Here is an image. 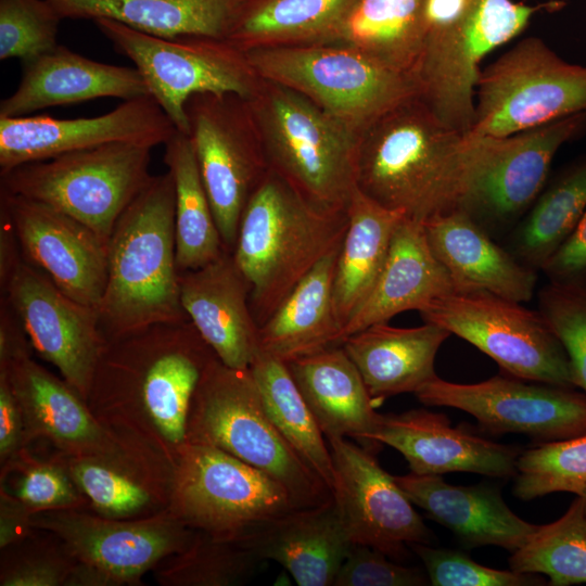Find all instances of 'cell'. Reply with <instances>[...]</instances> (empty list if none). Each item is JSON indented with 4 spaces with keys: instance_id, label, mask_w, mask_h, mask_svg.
<instances>
[{
    "instance_id": "6da1fadb",
    "label": "cell",
    "mask_w": 586,
    "mask_h": 586,
    "mask_svg": "<svg viewBox=\"0 0 586 586\" xmlns=\"http://www.w3.org/2000/svg\"><path fill=\"white\" fill-rule=\"evenodd\" d=\"M215 355L189 319L106 340L88 407L103 424L132 431L175 460L193 394Z\"/></svg>"
},
{
    "instance_id": "7a4b0ae2",
    "label": "cell",
    "mask_w": 586,
    "mask_h": 586,
    "mask_svg": "<svg viewBox=\"0 0 586 586\" xmlns=\"http://www.w3.org/2000/svg\"><path fill=\"white\" fill-rule=\"evenodd\" d=\"M481 163L480 137L449 127L415 97L360 135L356 188L423 224L461 207Z\"/></svg>"
},
{
    "instance_id": "3957f363",
    "label": "cell",
    "mask_w": 586,
    "mask_h": 586,
    "mask_svg": "<svg viewBox=\"0 0 586 586\" xmlns=\"http://www.w3.org/2000/svg\"><path fill=\"white\" fill-rule=\"evenodd\" d=\"M98 311L106 340L189 319L180 301L175 187L168 170L152 176L116 221Z\"/></svg>"
},
{
    "instance_id": "277c9868",
    "label": "cell",
    "mask_w": 586,
    "mask_h": 586,
    "mask_svg": "<svg viewBox=\"0 0 586 586\" xmlns=\"http://www.w3.org/2000/svg\"><path fill=\"white\" fill-rule=\"evenodd\" d=\"M347 226V209L309 201L269 169L243 211L232 252L251 286L250 306L258 328L341 245Z\"/></svg>"
},
{
    "instance_id": "5b68a950",
    "label": "cell",
    "mask_w": 586,
    "mask_h": 586,
    "mask_svg": "<svg viewBox=\"0 0 586 586\" xmlns=\"http://www.w3.org/2000/svg\"><path fill=\"white\" fill-rule=\"evenodd\" d=\"M512 0H425L412 71L419 98L446 125L469 132L480 63L519 36L542 9Z\"/></svg>"
},
{
    "instance_id": "8992f818",
    "label": "cell",
    "mask_w": 586,
    "mask_h": 586,
    "mask_svg": "<svg viewBox=\"0 0 586 586\" xmlns=\"http://www.w3.org/2000/svg\"><path fill=\"white\" fill-rule=\"evenodd\" d=\"M247 100L269 169L309 201L347 209L356 190L360 135L270 80Z\"/></svg>"
},
{
    "instance_id": "52a82bcc",
    "label": "cell",
    "mask_w": 586,
    "mask_h": 586,
    "mask_svg": "<svg viewBox=\"0 0 586 586\" xmlns=\"http://www.w3.org/2000/svg\"><path fill=\"white\" fill-rule=\"evenodd\" d=\"M186 442L216 447L265 472L288 491L297 508L332 497L271 422L251 369L228 367L216 355L193 394Z\"/></svg>"
},
{
    "instance_id": "ba28073f",
    "label": "cell",
    "mask_w": 586,
    "mask_h": 586,
    "mask_svg": "<svg viewBox=\"0 0 586 586\" xmlns=\"http://www.w3.org/2000/svg\"><path fill=\"white\" fill-rule=\"evenodd\" d=\"M246 54L263 79L303 94L359 135L385 113L419 97L411 75L342 42Z\"/></svg>"
},
{
    "instance_id": "9c48e42d",
    "label": "cell",
    "mask_w": 586,
    "mask_h": 586,
    "mask_svg": "<svg viewBox=\"0 0 586 586\" xmlns=\"http://www.w3.org/2000/svg\"><path fill=\"white\" fill-rule=\"evenodd\" d=\"M152 148L109 143L0 173V190L44 203L109 242L126 207L150 181Z\"/></svg>"
},
{
    "instance_id": "30bf717a",
    "label": "cell",
    "mask_w": 586,
    "mask_h": 586,
    "mask_svg": "<svg viewBox=\"0 0 586 586\" xmlns=\"http://www.w3.org/2000/svg\"><path fill=\"white\" fill-rule=\"evenodd\" d=\"M97 28L119 54L128 58L144 79L150 95L176 129L189 133L186 105L200 93H234L252 98L263 78L246 52L226 39L149 35L111 20Z\"/></svg>"
},
{
    "instance_id": "8fae6325",
    "label": "cell",
    "mask_w": 586,
    "mask_h": 586,
    "mask_svg": "<svg viewBox=\"0 0 586 586\" xmlns=\"http://www.w3.org/2000/svg\"><path fill=\"white\" fill-rule=\"evenodd\" d=\"M33 526L56 537L73 559L71 586L137 585L196 534L168 509L136 519L105 518L89 509L41 511L33 515Z\"/></svg>"
},
{
    "instance_id": "7c38bea8",
    "label": "cell",
    "mask_w": 586,
    "mask_h": 586,
    "mask_svg": "<svg viewBox=\"0 0 586 586\" xmlns=\"http://www.w3.org/2000/svg\"><path fill=\"white\" fill-rule=\"evenodd\" d=\"M296 508L279 482L216 447L186 442L178 449L168 510L194 531L234 542Z\"/></svg>"
},
{
    "instance_id": "4fadbf2b",
    "label": "cell",
    "mask_w": 586,
    "mask_h": 586,
    "mask_svg": "<svg viewBox=\"0 0 586 586\" xmlns=\"http://www.w3.org/2000/svg\"><path fill=\"white\" fill-rule=\"evenodd\" d=\"M586 113V66L527 37L481 69L469 132L505 137Z\"/></svg>"
},
{
    "instance_id": "5bb4252c",
    "label": "cell",
    "mask_w": 586,
    "mask_h": 586,
    "mask_svg": "<svg viewBox=\"0 0 586 586\" xmlns=\"http://www.w3.org/2000/svg\"><path fill=\"white\" fill-rule=\"evenodd\" d=\"M494 359L509 375L575 387L566 352L539 310L485 291L454 292L419 311Z\"/></svg>"
},
{
    "instance_id": "9a60e30c",
    "label": "cell",
    "mask_w": 586,
    "mask_h": 586,
    "mask_svg": "<svg viewBox=\"0 0 586 586\" xmlns=\"http://www.w3.org/2000/svg\"><path fill=\"white\" fill-rule=\"evenodd\" d=\"M189 138L226 252L243 211L269 167L249 100L234 93L192 95Z\"/></svg>"
},
{
    "instance_id": "2e32d148",
    "label": "cell",
    "mask_w": 586,
    "mask_h": 586,
    "mask_svg": "<svg viewBox=\"0 0 586 586\" xmlns=\"http://www.w3.org/2000/svg\"><path fill=\"white\" fill-rule=\"evenodd\" d=\"M497 375L461 384L435 377L415 392L428 406L463 410L491 433L551 442L586 434V394L574 387Z\"/></svg>"
},
{
    "instance_id": "e0dca14e",
    "label": "cell",
    "mask_w": 586,
    "mask_h": 586,
    "mask_svg": "<svg viewBox=\"0 0 586 586\" xmlns=\"http://www.w3.org/2000/svg\"><path fill=\"white\" fill-rule=\"evenodd\" d=\"M0 289L33 349L87 402L106 343L98 309L65 294L24 257L0 280Z\"/></svg>"
},
{
    "instance_id": "ac0fdd59",
    "label": "cell",
    "mask_w": 586,
    "mask_h": 586,
    "mask_svg": "<svg viewBox=\"0 0 586 586\" xmlns=\"http://www.w3.org/2000/svg\"><path fill=\"white\" fill-rule=\"evenodd\" d=\"M586 129V113L505 137L480 136L482 163L459 209L487 232L519 219L543 192L558 150Z\"/></svg>"
},
{
    "instance_id": "d6986e66",
    "label": "cell",
    "mask_w": 586,
    "mask_h": 586,
    "mask_svg": "<svg viewBox=\"0 0 586 586\" xmlns=\"http://www.w3.org/2000/svg\"><path fill=\"white\" fill-rule=\"evenodd\" d=\"M327 441L334 468L331 495L352 544L403 559L406 544L431 542L422 518L373 451L346 437Z\"/></svg>"
},
{
    "instance_id": "ffe728a7",
    "label": "cell",
    "mask_w": 586,
    "mask_h": 586,
    "mask_svg": "<svg viewBox=\"0 0 586 586\" xmlns=\"http://www.w3.org/2000/svg\"><path fill=\"white\" fill-rule=\"evenodd\" d=\"M176 131L150 94L125 100L114 110L93 117H0V173L115 142L153 149L164 145Z\"/></svg>"
},
{
    "instance_id": "44dd1931",
    "label": "cell",
    "mask_w": 586,
    "mask_h": 586,
    "mask_svg": "<svg viewBox=\"0 0 586 586\" xmlns=\"http://www.w3.org/2000/svg\"><path fill=\"white\" fill-rule=\"evenodd\" d=\"M0 211L24 259L65 294L98 309L107 281L109 242L59 209L1 190Z\"/></svg>"
},
{
    "instance_id": "7402d4cb",
    "label": "cell",
    "mask_w": 586,
    "mask_h": 586,
    "mask_svg": "<svg viewBox=\"0 0 586 586\" xmlns=\"http://www.w3.org/2000/svg\"><path fill=\"white\" fill-rule=\"evenodd\" d=\"M113 429L115 442L102 453L51 457L102 517L136 519L168 509L175 460L135 432Z\"/></svg>"
},
{
    "instance_id": "603a6c76",
    "label": "cell",
    "mask_w": 586,
    "mask_h": 586,
    "mask_svg": "<svg viewBox=\"0 0 586 586\" xmlns=\"http://www.w3.org/2000/svg\"><path fill=\"white\" fill-rule=\"evenodd\" d=\"M371 441L398 450L416 474L472 472L510 477L521 454L518 447L454 428L446 415L426 409L381 415Z\"/></svg>"
},
{
    "instance_id": "cb8c5ba5",
    "label": "cell",
    "mask_w": 586,
    "mask_h": 586,
    "mask_svg": "<svg viewBox=\"0 0 586 586\" xmlns=\"http://www.w3.org/2000/svg\"><path fill=\"white\" fill-rule=\"evenodd\" d=\"M18 403L24 421L25 445L46 438L56 453H102L115 442V430L103 424L82 396L65 380L24 356L0 362Z\"/></svg>"
},
{
    "instance_id": "d4e9b609",
    "label": "cell",
    "mask_w": 586,
    "mask_h": 586,
    "mask_svg": "<svg viewBox=\"0 0 586 586\" xmlns=\"http://www.w3.org/2000/svg\"><path fill=\"white\" fill-rule=\"evenodd\" d=\"M182 308L203 340L228 367L250 368L258 352V326L250 306L251 286L232 253L179 273Z\"/></svg>"
},
{
    "instance_id": "484cf974",
    "label": "cell",
    "mask_w": 586,
    "mask_h": 586,
    "mask_svg": "<svg viewBox=\"0 0 586 586\" xmlns=\"http://www.w3.org/2000/svg\"><path fill=\"white\" fill-rule=\"evenodd\" d=\"M21 63L20 84L1 101L0 117L27 116L99 98L125 101L150 94L136 67L98 62L61 44Z\"/></svg>"
},
{
    "instance_id": "4316f807",
    "label": "cell",
    "mask_w": 586,
    "mask_h": 586,
    "mask_svg": "<svg viewBox=\"0 0 586 586\" xmlns=\"http://www.w3.org/2000/svg\"><path fill=\"white\" fill-rule=\"evenodd\" d=\"M282 565L300 586H330L351 546L332 497L268 520L234 540Z\"/></svg>"
},
{
    "instance_id": "83f0119b",
    "label": "cell",
    "mask_w": 586,
    "mask_h": 586,
    "mask_svg": "<svg viewBox=\"0 0 586 586\" xmlns=\"http://www.w3.org/2000/svg\"><path fill=\"white\" fill-rule=\"evenodd\" d=\"M422 225L456 292L485 291L520 303L533 297L536 270L499 246L463 209L437 215Z\"/></svg>"
},
{
    "instance_id": "f1b7e54d",
    "label": "cell",
    "mask_w": 586,
    "mask_h": 586,
    "mask_svg": "<svg viewBox=\"0 0 586 586\" xmlns=\"http://www.w3.org/2000/svg\"><path fill=\"white\" fill-rule=\"evenodd\" d=\"M394 480L413 505L468 548L497 546L513 552L538 528L519 518L496 487L453 485L437 474L412 472Z\"/></svg>"
},
{
    "instance_id": "f546056e",
    "label": "cell",
    "mask_w": 586,
    "mask_h": 586,
    "mask_svg": "<svg viewBox=\"0 0 586 586\" xmlns=\"http://www.w3.org/2000/svg\"><path fill=\"white\" fill-rule=\"evenodd\" d=\"M454 292L455 283L431 250L423 225L403 217L394 230L381 275L344 327L343 341L372 324L388 322L399 313L420 311Z\"/></svg>"
},
{
    "instance_id": "4dcf8cb0",
    "label": "cell",
    "mask_w": 586,
    "mask_h": 586,
    "mask_svg": "<svg viewBox=\"0 0 586 586\" xmlns=\"http://www.w3.org/2000/svg\"><path fill=\"white\" fill-rule=\"evenodd\" d=\"M320 430L328 437H351L374 451L371 441L381 415L343 345L285 362Z\"/></svg>"
},
{
    "instance_id": "1f68e13d",
    "label": "cell",
    "mask_w": 586,
    "mask_h": 586,
    "mask_svg": "<svg viewBox=\"0 0 586 586\" xmlns=\"http://www.w3.org/2000/svg\"><path fill=\"white\" fill-rule=\"evenodd\" d=\"M448 336L449 331L429 322L415 328L384 322L345 337L342 345L378 405L397 394L415 393L437 377L435 357Z\"/></svg>"
},
{
    "instance_id": "d6a6232c",
    "label": "cell",
    "mask_w": 586,
    "mask_h": 586,
    "mask_svg": "<svg viewBox=\"0 0 586 586\" xmlns=\"http://www.w3.org/2000/svg\"><path fill=\"white\" fill-rule=\"evenodd\" d=\"M63 20H111L158 37L227 39L249 0H48Z\"/></svg>"
},
{
    "instance_id": "836d02e7",
    "label": "cell",
    "mask_w": 586,
    "mask_h": 586,
    "mask_svg": "<svg viewBox=\"0 0 586 586\" xmlns=\"http://www.w3.org/2000/svg\"><path fill=\"white\" fill-rule=\"evenodd\" d=\"M340 246L324 256L259 327V351L289 362L342 345V326L333 302Z\"/></svg>"
},
{
    "instance_id": "e575fe53",
    "label": "cell",
    "mask_w": 586,
    "mask_h": 586,
    "mask_svg": "<svg viewBox=\"0 0 586 586\" xmlns=\"http://www.w3.org/2000/svg\"><path fill=\"white\" fill-rule=\"evenodd\" d=\"M357 0H249L229 34L240 50L340 43Z\"/></svg>"
},
{
    "instance_id": "d590c367",
    "label": "cell",
    "mask_w": 586,
    "mask_h": 586,
    "mask_svg": "<svg viewBox=\"0 0 586 586\" xmlns=\"http://www.w3.org/2000/svg\"><path fill=\"white\" fill-rule=\"evenodd\" d=\"M347 214L348 226L333 277L334 309L342 332L373 290L384 267L394 230L404 217L382 207L357 188Z\"/></svg>"
},
{
    "instance_id": "8d00e7d4",
    "label": "cell",
    "mask_w": 586,
    "mask_h": 586,
    "mask_svg": "<svg viewBox=\"0 0 586 586\" xmlns=\"http://www.w3.org/2000/svg\"><path fill=\"white\" fill-rule=\"evenodd\" d=\"M164 146V163L175 187L176 263L180 273L199 269L226 251L189 136L177 130Z\"/></svg>"
},
{
    "instance_id": "74e56055",
    "label": "cell",
    "mask_w": 586,
    "mask_h": 586,
    "mask_svg": "<svg viewBox=\"0 0 586 586\" xmlns=\"http://www.w3.org/2000/svg\"><path fill=\"white\" fill-rule=\"evenodd\" d=\"M250 369L271 422L331 492L334 468L329 444L286 364L258 349Z\"/></svg>"
},
{
    "instance_id": "f35d334b",
    "label": "cell",
    "mask_w": 586,
    "mask_h": 586,
    "mask_svg": "<svg viewBox=\"0 0 586 586\" xmlns=\"http://www.w3.org/2000/svg\"><path fill=\"white\" fill-rule=\"evenodd\" d=\"M424 1L357 0L341 42L412 76L420 51Z\"/></svg>"
},
{
    "instance_id": "ab89813d",
    "label": "cell",
    "mask_w": 586,
    "mask_h": 586,
    "mask_svg": "<svg viewBox=\"0 0 586 586\" xmlns=\"http://www.w3.org/2000/svg\"><path fill=\"white\" fill-rule=\"evenodd\" d=\"M586 209V161L563 173L539 194L511 235L510 252L535 270L570 235Z\"/></svg>"
},
{
    "instance_id": "60d3db41",
    "label": "cell",
    "mask_w": 586,
    "mask_h": 586,
    "mask_svg": "<svg viewBox=\"0 0 586 586\" xmlns=\"http://www.w3.org/2000/svg\"><path fill=\"white\" fill-rule=\"evenodd\" d=\"M510 569L544 574L547 585L586 584V508L577 496L558 520L538 528L511 552Z\"/></svg>"
},
{
    "instance_id": "b9f144b4",
    "label": "cell",
    "mask_w": 586,
    "mask_h": 586,
    "mask_svg": "<svg viewBox=\"0 0 586 586\" xmlns=\"http://www.w3.org/2000/svg\"><path fill=\"white\" fill-rule=\"evenodd\" d=\"M264 560L252 550L196 531L182 551L163 560L153 571L164 586H232L251 579Z\"/></svg>"
},
{
    "instance_id": "7bdbcfd3",
    "label": "cell",
    "mask_w": 586,
    "mask_h": 586,
    "mask_svg": "<svg viewBox=\"0 0 586 586\" xmlns=\"http://www.w3.org/2000/svg\"><path fill=\"white\" fill-rule=\"evenodd\" d=\"M514 476L513 494L522 500L558 492L578 495L586 486V434L521 451Z\"/></svg>"
},
{
    "instance_id": "ee69618b",
    "label": "cell",
    "mask_w": 586,
    "mask_h": 586,
    "mask_svg": "<svg viewBox=\"0 0 586 586\" xmlns=\"http://www.w3.org/2000/svg\"><path fill=\"white\" fill-rule=\"evenodd\" d=\"M62 16L48 0H0V60L21 62L58 43Z\"/></svg>"
},
{
    "instance_id": "f6af8a7d",
    "label": "cell",
    "mask_w": 586,
    "mask_h": 586,
    "mask_svg": "<svg viewBox=\"0 0 586 586\" xmlns=\"http://www.w3.org/2000/svg\"><path fill=\"white\" fill-rule=\"evenodd\" d=\"M25 451L26 449L1 466V471L12 470L16 473L13 489L3 487L4 489L34 513L60 509H89L87 499L59 461L52 457L47 461H39Z\"/></svg>"
},
{
    "instance_id": "bcb514c9",
    "label": "cell",
    "mask_w": 586,
    "mask_h": 586,
    "mask_svg": "<svg viewBox=\"0 0 586 586\" xmlns=\"http://www.w3.org/2000/svg\"><path fill=\"white\" fill-rule=\"evenodd\" d=\"M538 310L566 352L575 387L586 394V288L549 282L538 293Z\"/></svg>"
},
{
    "instance_id": "7dc6e473",
    "label": "cell",
    "mask_w": 586,
    "mask_h": 586,
    "mask_svg": "<svg viewBox=\"0 0 586 586\" xmlns=\"http://www.w3.org/2000/svg\"><path fill=\"white\" fill-rule=\"evenodd\" d=\"M36 538L33 533L4 548L1 586H71L75 563L63 545L54 536Z\"/></svg>"
},
{
    "instance_id": "c3c4849f",
    "label": "cell",
    "mask_w": 586,
    "mask_h": 586,
    "mask_svg": "<svg viewBox=\"0 0 586 586\" xmlns=\"http://www.w3.org/2000/svg\"><path fill=\"white\" fill-rule=\"evenodd\" d=\"M433 586H536L547 585L539 574L497 570L482 565L458 550L411 544Z\"/></svg>"
},
{
    "instance_id": "681fc988",
    "label": "cell",
    "mask_w": 586,
    "mask_h": 586,
    "mask_svg": "<svg viewBox=\"0 0 586 586\" xmlns=\"http://www.w3.org/2000/svg\"><path fill=\"white\" fill-rule=\"evenodd\" d=\"M382 551L353 544L333 586H423L430 584L426 572L394 563Z\"/></svg>"
},
{
    "instance_id": "f907efd6",
    "label": "cell",
    "mask_w": 586,
    "mask_h": 586,
    "mask_svg": "<svg viewBox=\"0 0 586 586\" xmlns=\"http://www.w3.org/2000/svg\"><path fill=\"white\" fill-rule=\"evenodd\" d=\"M542 271L549 282L586 288V209Z\"/></svg>"
},
{
    "instance_id": "816d5d0a",
    "label": "cell",
    "mask_w": 586,
    "mask_h": 586,
    "mask_svg": "<svg viewBox=\"0 0 586 586\" xmlns=\"http://www.w3.org/2000/svg\"><path fill=\"white\" fill-rule=\"evenodd\" d=\"M24 449V421L18 403L8 378L0 372V461L1 466L14 459Z\"/></svg>"
},
{
    "instance_id": "f5cc1de1",
    "label": "cell",
    "mask_w": 586,
    "mask_h": 586,
    "mask_svg": "<svg viewBox=\"0 0 586 586\" xmlns=\"http://www.w3.org/2000/svg\"><path fill=\"white\" fill-rule=\"evenodd\" d=\"M23 502L1 487L0 491V548L17 544L34 533L33 515Z\"/></svg>"
},
{
    "instance_id": "db71d44e",
    "label": "cell",
    "mask_w": 586,
    "mask_h": 586,
    "mask_svg": "<svg viewBox=\"0 0 586 586\" xmlns=\"http://www.w3.org/2000/svg\"><path fill=\"white\" fill-rule=\"evenodd\" d=\"M33 346L28 336L10 306L9 302L0 297V362H5L33 354Z\"/></svg>"
},
{
    "instance_id": "11a10c76",
    "label": "cell",
    "mask_w": 586,
    "mask_h": 586,
    "mask_svg": "<svg viewBox=\"0 0 586 586\" xmlns=\"http://www.w3.org/2000/svg\"><path fill=\"white\" fill-rule=\"evenodd\" d=\"M577 496H579L583 499L584 506L586 508V486L582 489V492Z\"/></svg>"
}]
</instances>
